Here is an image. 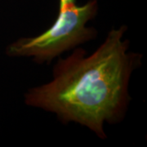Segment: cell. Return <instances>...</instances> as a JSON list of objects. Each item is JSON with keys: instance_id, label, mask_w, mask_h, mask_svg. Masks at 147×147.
<instances>
[{"instance_id": "6da1fadb", "label": "cell", "mask_w": 147, "mask_h": 147, "mask_svg": "<svg viewBox=\"0 0 147 147\" xmlns=\"http://www.w3.org/2000/svg\"><path fill=\"white\" fill-rule=\"evenodd\" d=\"M126 30V26L111 30L91 55L77 48L65 59L59 58L52 81L29 90L26 104L56 114L64 124L87 127L105 139V123L115 124L125 117L131 100L129 81L142 62V54L128 52Z\"/></svg>"}, {"instance_id": "7a4b0ae2", "label": "cell", "mask_w": 147, "mask_h": 147, "mask_svg": "<svg viewBox=\"0 0 147 147\" xmlns=\"http://www.w3.org/2000/svg\"><path fill=\"white\" fill-rule=\"evenodd\" d=\"M97 11L96 0L59 8L54 23L47 30L37 36L18 38L7 47V54L31 57L38 64L50 63L63 53L94 39L97 31L87 24L94 19Z\"/></svg>"}, {"instance_id": "3957f363", "label": "cell", "mask_w": 147, "mask_h": 147, "mask_svg": "<svg viewBox=\"0 0 147 147\" xmlns=\"http://www.w3.org/2000/svg\"><path fill=\"white\" fill-rule=\"evenodd\" d=\"M76 0H59V8H62L64 7L71 5L75 3Z\"/></svg>"}]
</instances>
